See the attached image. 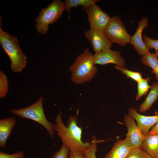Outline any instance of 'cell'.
<instances>
[{
	"label": "cell",
	"instance_id": "27",
	"mask_svg": "<svg viewBox=\"0 0 158 158\" xmlns=\"http://www.w3.org/2000/svg\"><path fill=\"white\" fill-rule=\"evenodd\" d=\"M0 158H25L24 153L22 151H20L13 154H8L0 152Z\"/></svg>",
	"mask_w": 158,
	"mask_h": 158
},
{
	"label": "cell",
	"instance_id": "10",
	"mask_svg": "<svg viewBox=\"0 0 158 158\" xmlns=\"http://www.w3.org/2000/svg\"><path fill=\"white\" fill-rule=\"evenodd\" d=\"M123 121L126 125L128 132L125 139L132 149L142 147L144 136L136 124L134 119L129 115H125Z\"/></svg>",
	"mask_w": 158,
	"mask_h": 158
},
{
	"label": "cell",
	"instance_id": "20",
	"mask_svg": "<svg viewBox=\"0 0 158 158\" xmlns=\"http://www.w3.org/2000/svg\"><path fill=\"white\" fill-rule=\"evenodd\" d=\"M150 80V78L148 77L147 78H142L137 82L138 93L136 96V100H139L142 96L146 95L149 89L151 88V86L148 83Z\"/></svg>",
	"mask_w": 158,
	"mask_h": 158
},
{
	"label": "cell",
	"instance_id": "9",
	"mask_svg": "<svg viewBox=\"0 0 158 158\" xmlns=\"http://www.w3.org/2000/svg\"><path fill=\"white\" fill-rule=\"evenodd\" d=\"M94 64L104 65L108 63L114 64L116 66L125 68V60L118 51L112 50L107 49L93 55Z\"/></svg>",
	"mask_w": 158,
	"mask_h": 158
},
{
	"label": "cell",
	"instance_id": "3",
	"mask_svg": "<svg viewBox=\"0 0 158 158\" xmlns=\"http://www.w3.org/2000/svg\"><path fill=\"white\" fill-rule=\"evenodd\" d=\"M43 100L44 98L41 96L30 106L18 109H12L10 112L21 118L32 120L41 125L52 138L55 130V125L49 121L46 117L43 107Z\"/></svg>",
	"mask_w": 158,
	"mask_h": 158
},
{
	"label": "cell",
	"instance_id": "15",
	"mask_svg": "<svg viewBox=\"0 0 158 158\" xmlns=\"http://www.w3.org/2000/svg\"><path fill=\"white\" fill-rule=\"evenodd\" d=\"M142 147L152 158H158V134L148 133L145 135Z\"/></svg>",
	"mask_w": 158,
	"mask_h": 158
},
{
	"label": "cell",
	"instance_id": "16",
	"mask_svg": "<svg viewBox=\"0 0 158 158\" xmlns=\"http://www.w3.org/2000/svg\"><path fill=\"white\" fill-rule=\"evenodd\" d=\"M150 90L144 102L138 109L140 113H144L148 110L158 99V82H154L151 86Z\"/></svg>",
	"mask_w": 158,
	"mask_h": 158
},
{
	"label": "cell",
	"instance_id": "23",
	"mask_svg": "<svg viewBox=\"0 0 158 158\" xmlns=\"http://www.w3.org/2000/svg\"><path fill=\"white\" fill-rule=\"evenodd\" d=\"M126 158H152L141 147L132 149Z\"/></svg>",
	"mask_w": 158,
	"mask_h": 158
},
{
	"label": "cell",
	"instance_id": "18",
	"mask_svg": "<svg viewBox=\"0 0 158 158\" xmlns=\"http://www.w3.org/2000/svg\"><path fill=\"white\" fill-rule=\"evenodd\" d=\"M78 121L77 115L70 116L67 122V128L76 139L82 141V128L78 126Z\"/></svg>",
	"mask_w": 158,
	"mask_h": 158
},
{
	"label": "cell",
	"instance_id": "5",
	"mask_svg": "<svg viewBox=\"0 0 158 158\" xmlns=\"http://www.w3.org/2000/svg\"><path fill=\"white\" fill-rule=\"evenodd\" d=\"M103 31L111 44L123 47L130 42L132 36L128 33L121 18L116 16L111 17Z\"/></svg>",
	"mask_w": 158,
	"mask_h": 158
},
{
	"label": "cell",
	"instance_id": "29",
	"mask_svg": "<svg viewBox=\"0 0 158 158\" xmlns=\"http://www.w3.org/2000/svg\"><path fill=\"white\" fill-rule=\"evenodd\" d=\"M148 133L158 134V122L152 127L150 131Z\"/></svg>",
	"mask_w": 158,
	"mask_h": 158
},
{
	"label": "cell",
	"instance_id": "4",
	"mask_svg": "<svg viewBox=\"0 0 158 158\" xmlns=\"http://www.w3.org/2000/svg\"><path fill=\"white\" fill-rule=\"evenodd\" d=\"M65 10V3L61 0H53L47 7L42 9L35 19L37 31L40 34H46L49 25L56 22Z\"/></svg>",
	"mask_w": 158,
	"mask_h": 158
},
{
	"label": "cell",
	"instance_id": "6",
	"mask_svg": "<svg viewBox=\"0 0 158 158\" xmlns=\"http://www.w3.org/2000/svg\"><path fill=\"white\" fill-rule=\"evenodd\" d=\"M60 110L55 119V130L61 139L63 144L69 148L70 152L81 151L84 152L90 146L91 142L80 141L74 137L63 123Z\"/></svg>",
	"mask_w": 158,
	"mask_h": 158
},
{
	"label": "cell",
	"instance_id": "17",
	"mask_svg": "<svg viewBox=\"0 0 158 158\" xmlns=\"http://www.w3.org/2000/svg\"><path fill=\"white\" fill-rule=\"evenodd\" d=\"M158 56L155 53L149 52L143 56L141 58L142 62L145 65L151 67L152 69L151 73L155 74L158 82Z\"/></svg>",
	"mask_w": 158,
	"mask_h": 158
},
{
	"label": "cell",
	"instance_id": "26",
	"mask_svg": "<svg viewBox=\"0 0 158 158\" xmlns=\"http://www.w3.org/2000/svg\"><path fill=\"white\" fill-rule=\"evenodd\" d=\"M143 42L149 49H154L156 52L158 50V40H153L144 35Z\"/></svg>",
	"mask_w": 158,
	"mask_h": 158
},
{
	"label": "cell",
	"instance_id": "22",
	"mask_svg": "<svg viewBox=\"0 0 158 158\" xmlns=\"http://www.w3.org/2000/svg\"><path fill=\"white\" fill-rule=\"evenodd\" d=\"M8 91V84L7 78L5 74L0 71V98L4 97Z\"/></svg>",
	"mask_w": 158,
	"mask_h": 158
},
{
	"label": "cell",
	"instance_id": "28",
	"mask_svg": "<svg viewBox=\"0 0 158 158\" xmlns=\"http://www.w3.org/2000/svg\"><path fill=\"white\" fill-rule=\"evenodd\" d=\"M69 158H85L83 152L81 151L69 152Z\"/></svg>",
	"mask_w": 158,
	"mask_h": 158
},
{
	"label": "cell",
	"instance_id": "7",
	"mask_svg": "<svg viewBox=\"0 0 158 158\" xmlns=\"http://www.w3.org/2000/svg\"><path fill=\"white\" fill-rule=\"evenodd\" d=\"M82 9L86 12L90 28L104 30L111 18L108 14L95 4Z\"/></svg>",
	"mask_w": 158,
	"mask_h": 158
},
{
	"label": "cell",
	"instance_id": "30",
	"mask_svg": "<svg viewBox=\"0 0 158 158\" xmlns=\"http://www.w3.org/2000/svg\"><path fill=\"white\" fill-rule=\"evenodd\" d=\"M155 54H157V55L158 56V51L156 52Z\"/></svg>",
	"mask_w": 158,
	"mask_h": 158
},
{
	"label": "cell",
	"instance_id": "21",
	"mask_svg": "<svg viewBox=\"0 0 158 158\" xmlns=\"http://www.w3.org/2000/svg\"><path fill=\"white\" fill-rule=\"evenodd\" d=\"M104 141L97 140L95 136L93 135L90 146L83 152L85 158H96L97 144Z\"/></svg>",
	"mask_w": 158,
	"mask_h": 158
},
{
	"label": "cell",
	"instance_id": "14",
	"mask_svg": "<svg viewBox=\"0 0 158 158\" xmlns=\"http://www.w3.org/2000/svg\"><path fill=\"white\" fill-rule=\"evenodd\" d=\"M16 122V119L13 117L0 120V146L1 148H5L7 140Z\"/></svg>",
	"mask_w": 158,
	"mask_h": 158
},
{
	"label": "cell",
	"instance_id": "8",
	"mask_svg": "<svg viewBox=\"0 0 158 158\" xmlns=\"http://www.w3.org/2000/svg\"><path fill=\"white\" fill-rule=\"evenodd\" d=\"M85 37L91 44L95 53L100 52L107 49L110 48L112 44L103 30L90 28L85 33Z\"/></svg>",
	"mask_w": 158,
	"mask_h": 158
},
{
	"label": "cell",
	"instance_id": "19",
	"mask_svg": "<svg viewBox=\"0 0 158 158\" xmlns=\"http://www.w3.org/2000/svg\"><path fill=\"white\" fill-rule=\"evenodd\" d=\"M99 1L98 0H66L65 1V9L68 12L69 19L70 20V9L71 7H75L80 5L83 8Z\"/></svg>",
	"mask_w": 158,
	"mask_h": 158
},
{
	"label": "cell",
	"instance_id": "11",
	"mask_svg": "<svg viewBox=\"0 0 158 158\" xmlns=\"http://www.w3.org/2000/svg\"><path fill=\"white\" fill-rule=\"evenodd\" d=\"M128 115L135 119L137 125L142 134L145 136L149 132L150 129L158 122V115L145 116L137 112L135 108L128 109Z\"/></svg>",
	"mask_w": 158,
	"mask_h": 158
},
{
	"label": "cell",
	"instance_id": "12",
	"mask_svg": "<svg viewBox=\"0 0 158 158\" xmlns=\"http://www.w3.org/2000/svg\"><path fill=\"white\" fill-rule=\"evenodd\" d=\"M148 25V20L146 17L141 19L138 23V27L134 35L132 36L130 43L132 44L138 53L144 56L149 52V49L145 44L142 37L143 30Z\"/></svg>",
	"mask_w": 158,
	"mask_h": 158
},
{
	"label": "cell",
	"instance_id": "2",
	"mask_svg": "<svg viewBox=\"0 0 158 158\" xmlns=\"http://www.w3.org/2000/svg\"><path fill=\"white\" fill-rule=\"evenodd\" d=\"M93 55L87 48L76 58L69 69L71 73L72 82L82 84L91 81L95 77L97 69L93 62Z\"/></svg>",
	"mask_w": 158,
	"mask_h": 158
},
{
	"label": "cell",
	"instance_id": "13",
	"mask_svg": "<svg viewBox=\"0 0 158 158\" xmlns=\"http://www.w3.org/2000/svg\"><path fill=\"white\" fill-rule=\"evenodd\" d=\"M132 149L125 139H119L115 142L112 149L104 158H126Z\"/></svg>",
	"mask_w": 158,
	"mask_h": 158
},
{
	"label": "cell",
	"instance_id": "1",
	"mask_svg": "<svg viewBox=\"0 0 158 158\" xmlns=\"http://www.w3.org/2000/svg\"><path fill=\"white\" fill-rule=\"evenodd\" d=\"M0 21L1 47L10 59L12 71L15 73L20 72L26 68L27 58L20 47L17 38L4 31L1 28V17Z\"/></svg>",
	"mask_w": 158,
	"mask_h": 158
},
{
	"label": "cell",
	"instance_id": "24",
	"mask_svg": "<svg viewBox=\"0 0 158 158\" xmlns=\"http://www.w3.org/2000/svg\"><path fill=\"white\" fill-rule=\"evenodd\" d=\"M115 67L121 71L127 77L130 78L137 82L140 81L142 79V75L138 72H135L129 70L125 67L115 66Z\"/></svg>",
	"mask_w": 158,
	"mask_h": 158
},
{
	"label": "cell",
	"instance_id": "25",
	"mask_svg": "<svg viewBox=\"0 0 158 158\" xmlns=\"http://www.w3.org/2000/svg\"><path fill=\"white\" fill-rule=\"evenodd\" d=\"M69 152L68 147L62 144L60 150L55 152L51 158H69Z\"/></svg>",
	"mask_w": 158,
	"mask_h": 158
}]
</instances>
